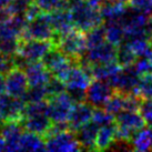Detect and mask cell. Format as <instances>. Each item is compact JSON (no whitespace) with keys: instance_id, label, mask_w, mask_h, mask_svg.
<instances>
[{"instance_id":"cell-3","label":"cell","mask_w":152,"mask_h":152,"mask_svg":"<svg viewBox=\"0 0 152 152\" xmlns=\"http://www.w3.org/2000/svg\"><path fill=\"white\" fill-rule=\"evenodd\" d=\"M60 50L75 61L80 62L83 53L87 50L86 34L81 30L72 29L68 34L61 36L55 43Z\"/></svg>"},{"instance_id":"cell-45","label":"cell","mask_w":152,"mask_h":152,"mask_svg":"<svg viewBox=\"0 0 152 152\" xmlns=\"http://www.w3.org/2000/svg\"><path fill=\"white\" fill-rule=\"evenodd\" d=\"M111 2H115V4H124V6H128L130 4L131 0H109Z\"/></svg>"},{"instance_id":"cell-47","label":"cell","mask_w":152,"mask_h":152,"mask_svg":"<svg viewBox=\"0 0 152 152\" xmlns=\"http://www.w3.org/2000/svg\"><path fill=\"white\" fill-rule=\"evenodd\" d=\"M2 150H6V143H4V137L0 133V151H2Z\"/></svg>"},{"instance_id":"cell-22","label":"cell","mask_w":152,"mask_h":152,"mask_svg":"<svg viewBox=\"0 0 152 152\" xmlns=\"http://www.w3.org/2000/svg\"><path fill=\"white\" fill-rule=\"evenodd\" d=\"M20 150L22 151H43L46 150L45 138L34 132L26 131L20 139Z\"/></svg>"},{"instance_id":"cell-1","label":"cell","mask_w":152,"mask_h":152,"mask_svg":"<svg viewBox=\"0 0 152 152\" xmlns=\"http://www.w3.org/2000/svg\"><path fill=\"white\" fill-rule=\"evenodd\" d=\"M67 8L71 11L75 28L87 32L104 23L100 9L90 4L87 0H66Z\"/></svg>"},{"instance_id":"cell-18","label":"cell","mask_w":152,"mask_h":152,"mask_svg":"<svg viewBox=\"0 0 152 152\" xmlns=\"http://www.w3.org/2000/svg\"><path fill=\"white\" fill-rule=\"evenodd\" d=\"M92 80V76L80 64H75L66 80L67 90H87Z\"/></svg>"},{"instance_id":"cell-35","label":"cell","mask_w":152,"mask_h":152,"mask_svg":"<svg viewBox=\"0 0 152 152\" xmlns=\"http://www.w3.org/2000/svg\"><path fill=\"white\" fill-rule=\"evenodd\" d=\"M47 112H48V101L46 99L42 101L26 103L25 109H23V117H29V115H34V114H42L47 113Z\"/></svg>"},{"instance_id":"cell-24","label":"cell","mask_w":152,"mask_h":152,"mask_svg":"<svg viewBox=\"0 0 152 152\" xmlns=\"http://www.w3.org/2000/svg\"><path fill=\"white\" fill-rule=\"evenodd\" d=\"M106 28V38L107 41L111 42L112 45L118 47L119 45L124 41L126 39V29L120 21H107L103 23Z\"/></svg>"},{"instance_id":"cell-5","label":"cell","mask_w":152,"mask_h":152,"mask_svg":"<svg viewBox=\"0 0 152 152\" xmlns=\"http://www.w3.org/2000/svg\"><path fill=\"white\" fill-rule=\"evenodd\" d=\"M47 101H48L47 114L52 120V122H67L72 108L76 103L71 96L67 91H64L60 94L49 97Z\"/></svg>"},{"instance_id":"cell-23","label":"cell","mask_w":152,"mask_h":152,"mask_svg":"<svg viewBox=\"0 0 152 152\" xmlns=\"http://www.w3.org/2000/svg\"><path fill=\"white\" fill-rule=\"evenodd\" d=\"M122 67L118 64V61H112V62H107V64H91V75L93 79L108 81Z\"/></svg>"},{"instance_id":"cell-28","label":"cell","mask_w":152,"mask_h":152,"mask_svg":"<svg viewBox=\"0 0 152 152\" xmlns=\"http://www.w3.org/2000/svg\"><path fill=\"white\" fill-rule=\"evenodd\" d=\"M137 59H138L137 55L124 41L121 45H119L118 52H117V61L121 67L133 66Z\"/></svg>"},{"instance_id":"cell-31","label":"cell","mask_w":152,"mask_h":152,"mask_svg":"<svg viewBox=\"0 0 152 152\" xmlns=\"http://www.w3.org/2000/svg\"><path fill=\"white\" fill-rule=\"evenodd\" d=\"M103 109L115 117L120 111L124 110V93L115 91L103 106Z\"/></svg>"},{"instance_id":"cell-40","label":"cell","mask_w":152,"mask_h":152,"mask_svg":"<svg viewBox=\"0 0 152 152\" xmlns=\"http://www.w3.org/2000/svg\"><path fill=\"white\" fill-rule=\"evenodd\" d=\"M129 4L138 11L152 15V0H131Z\"/></svg>"},{"instance_id":"cell-43","label":"cell","mask_w":152,"mask_h":152,"mask_svg":"<svg viewBox=\"0 0 152 152\" xmlns=\"http://www.w3.org/2000/svg\"><path fill=\"white\" fill-rule=\"evenodd\" d=\"M6 91V78H4V75L0 73V94L4 93Z\"/></svg>"},{"instance_id":"cell-11","label":"cell","mask_w":152,"mask_h":152,"mask_svg":"<svg viewBox=\"0 0 152 152\" xmlns=\"http://www.w3.org/2000/svg\"><path fill=\"white\" fill-rule=\"evenodd\" d=\"M117 52H118V47L109 41H104L94 48L87 49L81 60L91 64L112 62L117 61Z\"/></svg>"},{"instance_id":"cell-36","label":"cell","mask_w":152,"mask_h":152,"mask_svg":"<svg viewBox=\"0 0 152 152\" xmlns=\"http://www.w3.org/2000/svg\"><path fill=\"white\" fill-rule=\"evenodd\" d=\"M92 121L97 123L99 127H102V126H106V124H110V123L114 122V115L109 113L103 108H94Z\"/></svg>"},{"instance_id":"cell-10","label":"cell","mask_w":152,"mask_h":152,"mask_svg":"<svg viewBox=\"0 0 152 152\" xmlns=\"http://www.w3.org/2000/svg\"><path fill=\"white\" fill-rule=\"evenodd\" d=\"M139 75L133 66L122 67L114 76L110 78L108 82L114 88L115 91L121 93L133 92L139 80Z\"/></svg>"},{"instance_id":"cell-32","label":"cell","mask_w":152,"mask_h":152,"mask_svg":"<svg viewBox=\"0 0 152 152\" xmlns=\"http://www.w3.org/2000/svg\"><path fill=\"white\" fill-rule=\"evenodd\" d=\"M34 1L42 12L51 13L56 10L67 8L66 0H34Z\"/></svg>"},{"instance_id":"cell-6","label":"cell","mask_w":152,"mask_h":152,"mask_svg":"<svg viewBox=\"0 0 152 152\" xmlns=\"http://www.w3.org/2000/svg\"><path fill=\"white\" fill-rule=\"evenodd\" d=\"M55 46L49 40H38V39H19L18 56L27 62L41 61L46 53Z\"/></svg>"},{"instance_id":"cell-15","label":"cell","mask_w":152,"mask_h":152,"mask_svg":"<svg viewBox=\"0 0 152 152\" xmlns=\"http://www.w3.org/2000/svg\"><path fill=\"white\" fill-rule=\"evenodd\" d=\"M93 108L88 102H76L68 119L70 130L76 131L83 124L90 122L93 117Z\"/></svg>"},{"instance_id":"cell-48","label":"cell","mask_w":152,"mask_h":152,"mask_svg":"<svg viewBox=\"0 0 152 152\" xmlns=\"http://www.w3.org/2000/svg\"><path fill=\"white\" fill-rule=\"evenodd\" d=\"M148 57H149V59H150V61H151V64H152V51L150 52V55H149Z\"/></svg>"},{"instance_id":"cell-46","label":"cell","mask_w":152,"mask_h":152,"mask_svg":"<svg viewBox=\"0 0 152 152\" xmlns=\"http://www.w3.org/2000/svg\"><path fill=\"white\" fill-rule=\"evenodd\" d=\"M12 0H0V7L2 8H8V6L10 4Z\"/></svg>"},{"instance_id":"cell-9","label":"cell","mask_w":152,"mask_h":152,"mask_svg":"<svg viewBox=\"0 0 152 152\" xmlns=\"http://www.w3.org/2000/svg\"><path fill=\"white\" fill-rule=\"evenodd\" d=\"M47 151H80L82 150L72 130H66L45 139Z\"/></svg>"},{"instance_id":"cell-29","label":"cell","mask_w":152,"mask_h":152,"mask_svg":"<svg viewBox=\"0 0 152 152\" xmlns=\"http://www.w3.org/2000/svg\"><path fill=\"white\" fill-rule=\"evenodd\" d=\"M133 93L142 99L152 98V73H147L139 77L138 83L135 86Z\"/></svg>"},{"instance_id":"cell-49","label":"cell","mask_w":152,"mask_h":152,"mask_svg":"<svg viewBox=\"0 0 152 152\" xmlns=\"http://www.w3.org/2000/svg\"><path fill=\"white\" fill-rule=\"evenodd\" d=\"M150 45H151V48H152V36L150 37Z\"/></svg>"},{"instance_id":"cell-30","label":"cell","mask_w":152,"mask_h":152,"mask_svg":"<svg viewBox=\"0 0 152 152\" xmlns=\"http://www.w3.org/2000/svg\"><path fill=\"white\" fill-rule=\"evenodd\" d=\"M22 100L26 103L29 102H38L42 101L48 99V93L45 85H38V86H29L28 90L22 96Z\"/></svg>"},{"instance_id":"cell-17","label":"cell","mask_w":152,"mask_h":152,"mask_svg":"<svg viewBox=\"0 0 152 152\" xmlns=\"http://www.w3.org/2000/svg\"><path fill=\"white\" fill-rule=\"evenodd\" d=\"M99 128L100 127L97 123L91 120L90 122L83 124L78 130L73 131L82 150H87V151L96 150V139H97Z\"/></svg>"},{"instance_id":"cell-2","label":"cell","mask_w":152,"mask_h":152,"mask_svg":"<svg viewBox=\"0 0 152 152\" xmlns=\"http://www.w3.org/2000/svg\"><path fill=\"white\" fill-rule=\"evenodd\" d=\"M117 124V139L130 141L135 132L147 124L139 111L122 110L114 117Z\"/></svg>"},{"instance_id":"cell-13","label":"cell","mask_w":152,"mask_h":152,"mask_svg":"<svg viewBox=\"0 0 152 152\" xmlns=\"http://www.w3.org/2000/svg\"><path fill=\"white\" fill-rule=\"evenodd\" d=\"M25 129L20 121H8L0 123V133L2 134L6 143V150L17 151L20 150V139Z\"/></svg>"},{"instance_id":"cell-25","label":"cell","mask_w":152,"mask_h":152,"mask_svg":"<svg viewBox=\"0 0 152 152\" xmlns=\"http://www.w3.org/2000/svg\"><path fill=\"white\" fill-rule=\"evenodd\" d=\"M124 4H115V2H111L109 0H106L103 4L100 6V12L102 15V18L104 22L107 21H114V20H119L120 17L122 16V13L126 10Z\"/></svg>"},{"instance_id":"cell-14","label":"cell","mask_w":152,"mask_h":152,"mask_svg":"<svg viewBox=\"0 0 152 152\" xmlns=\"http://www.w3.org/2000/svg\"><path fill=\"white\" fill-rule=\"evenodd\" d=\"M50 18L53 30H55V37L52 39V42L55 45L61 36H64V34H68L69 31H71L72 29H75V23H73L71 11L68 8L59 9V10L51 12Z\"/></svg>"},{"instance_id":"cell-4","label":"cell","mask_w":152,"mask_h":152,"mask_svg":"<svg viewBox=\"0 0 152 152\" xmlns=\"http://www.w3.org/2000/svg\"><path fill=\"white\" fill-rule=\"evenodd\" d=\"M55 37V30L52 27L50 13L41 12L30 19L25 31L19 39H38L52 41Z\"/></svg>"},{"instance_id":"cell-41","label":"cell","mask_w":152,"mask_h":152,"mask_svg":"<svg viewBox=\"0 0 152 152\" xmlns=\"http://www.w3.org/2000/svg\"><path fill=\"white\" fill-rule=\"evenodd\" d=\"M13 67H15L13 58H10V57H7V56L0 53V73L7 75Z\"/></svg>"},{"instance_id":"cell-34","label":"cell","mask_w":152,"mask_h":152,"mask_svg":"<svg viewBox=\"0 0 152 152\" xmlns=\"http://www.w3.org/2000/svg\"><path fill=\"white\" fill-rule=\"evenodd\" d=\"M45 86H46L47 89L48 98L53 97V96H57V94H60V93L67 91V85L62 80H60L59 78L52 76V75H51L50 79L48 80V82Z\"/></svg>"},{"instance_id":"cell-21","label":"cell","mask_w":152,"mask_h":152,"mask_svg":"<svg viewBox=\"0 0 152 152\" xmlns=\"http://www.w3.org/2000/svg\"><path fill=\"white\" fill-rule=\"evenodd\" d=\"M134 151H150L152 150L151 128H142L135 132L130 140Z\"/></svg>"},{"instance_id":"cell-16","label":"cell","mask_w":152,"mask_h":152,"mask_svg":"<svg viewBox=\"0 0 152 152\" xmlns=\"http://www.w3.org/2000/svg\"><path fill=\"white\" fill-rule=\"evenodd\" d=\"M20 123L23 127L25 131H30L36 134H39L41 137H46L49 132L50 128L52 127V120L49 118L47 113L42 114H34L29 117H23L20 120Z\"/></svg>"},{"instance_id":"cell-37","label":"cell","mask_w":152,"mask_h":152,"mask_svg":"<svg viewBox=\"0 0 152 152\" xmlns=\"http://www.w3.org/2000/svg\"><path fill=\"white\" fill-rule=\"evenodd\" d=\"M34 2V0H12L8 6V10L11 15H26Z\"/></svg>"},{"instance_id":"cell-12","label":"cell","mask_w":152,"mask_h":152,"mask_svg":"<svg viewBox=\"0 0 152 152\" xmlns=\"http://www.w3.org/2000/svg\"><path fill=\"white\" fill-rule=\"evenodd\" d=\"M29 80L23 69L13 67L6 75V93L16 98H22L29 88Z\"/></svg>"},{"instance_id":"cell-44","label":"cell","mask_w":152,"mask_h":152,"mask_svg":"<svg viewBox=\"0 0 152 152\" xmlns=\"http://www.w3.org/2000/svg\"><path fill=\"white\" fill-rule=\"evenodd\" d=\"M89 4L94 6V7H97V8H100V6H101L106 0H87Z\"/></svg>"},{"instance_id":"cell-33","label":"cell","mask_w":152,"mask_h":152,"mask_svg":"<svg viewBox=\"0 0 152 152\" xmlns=\"http://www.w3.org/2000/svg\"><path fill=\"white\" fill-rule=\"evenodd\" d=\"M18 49H19V39H0V53H2L4 56L13 58L18 53Z\"/></svg>"},{"instance_id":"cell-20","label":"cell","mask_w":152,"mask_h":152,"mask_svg":"<svg viewBox=\"0 0 152 152\" xmlns=\"http://www.w3.org/2000/svg\"><path fill=\"white\" fill-rule=\"evenodd\" d=\"M117 139V124L112 122L99 128L96 139V150L97 151H104L111 147Z\"/></svg>"},{"instance_id":"cell-38","label":"cell","mask_w":152,"mask_h":152,"mask_svg":"<svg viewBox=\"0 0 152 152\" xmlns=\"http://www.w3.org/2000/svg\"><path fill=\"white\" fill-rule=\"evenodd\" d=\"M135 71L138 72L139 76L147 75V73H152V64L149 57H140L137 59V61L133 64Z\"/></svg>"},{"instance_id":"cell-8","label":"cell","mask_w":152,"mask_h":152,"mask_svg":"<svg viewBox=\"0 0 152 152\" xmlns=\"http://www.w3.org/2000/svg\"><path fill=\"white\" fill-rule=\"evenodd\" d=\"M26 102L21 98L9 96L8 93L0 94V123L8 121H20L23 117Z\"/></svg>"},{"instance_id":"cell-50","label":"cell","mask_w":152,"mask_h":152,"mask_svg":"<svg viewBox=\"0 0 152 152\" xmlns=\"http://www.w3.org/2000/svg\"><path fill=\"white\" fill-rule=\"evenodd\" d=\"M151 18H152V15H151Z\"/></svg>"},{"instance_id":"cell-42","label":"cell","mask_w":152,"mask_h":152,"mask_svg":"<svg viewBox=\"0 0 152 152\" xmlns=\"http://www.w3.org/2000/svg\"><path fill=\"white\" fill-rule=\"evenodd\" d=\"M10 17H11V13L9 12L8 8H2V7H0V26L2 25L4 22L7 21Z\"/></svg>"},{"instance_id":"cell-19","label":"cell","mask_w":152,"mask_h":152,"mask_svg":"<svg viewBox=\"0 0 152 152\" xmlns=\"http://www.w3.org/2000/svg\"><path fill=\"white\" fill-rule=\"evenodd\" d=\"M23 70L28 77L30 86L46 85L51 77V73L41 61L28 62Z\"/></svg>"},{"instance_id":"cell-27","label":"cell","mask_w":152,"mask_h":152,"mask_svg":"<svg viewBox=\"0 0 152 152\" xmlns=\"http://www.w3.org/2000/svg\"><path fill=\"white\" fill-rule=\"evenodd\" d=\"M85 34H86L87 49L94 48V47L99 46V45L103 43L104 41H107L104 25L98 26V27H96V28H93V29L85 32Z\"/></svg>"},{"instance_id":"cell-26","label":"cell","mask_w":152,"mask_h":152,"mask_svg":"<svg viewBox=\"0 0 152 152\" xmlns=\"http://www.w3.org/2000/svg\"><path fill=\"white\" fill-rule=\"evenodd\" d=\"M124 42L133 50L137 57H148L152 51L150 39L148 38H128L124 39Z\"/></svg>"},{"instance_id":"cell-39","label":"cell","mask_w":152,"mask_h":152,"mask_svg":"<svg viewBox=\"0 0 152 152\" xmlns=\"http://www.w3.org/2000/svg\"><path fill=\"white\" fill-rule=\"evenodd\" d=\"M139 112L141 113L142 118L144 119L145 123L149 127L152 126V98L151 99H143L139 109Z\"/></svg>"},{"instance_id":"cell-7","label":"cell","mask_w":152,"mask_h":152,"mask_svg":"<svg viewBox=\"0 0 152 152\" xmlns=\"http://www.w3.org/2000/svg\"><path fill=\"white\" fill-rule=\"evenodd\" d=\"M114 92V88L108 81L93 79L86 91V102L93 108H103Z\"/></svg>"}]
</instances>
